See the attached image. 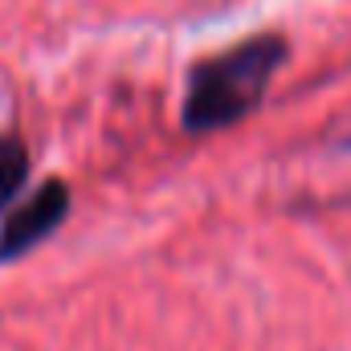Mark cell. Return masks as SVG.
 Segmentation results:
<instances>
[{"label": "cell", "mask_w": 351, "mask_h": 351, "mask_svg": "<svg viewBox=\"0 0 351 351\" xmlns=\"http://www.w3.org/2000/svg\"><path fill=\"white\" fill-rule=\"evenodd\" d=\"M70 213V188L62 180H49L41 184L25 204H16L4 225H0V265L25 258L33 245H41Z\"/></svg>", "instance_id": "obj_2"}, {"label": "cell", "mask_w": 351, "mask_h": 351, "mask_svg": "<svg viewBox=\"0 0 351 351\" xmlns=\"http://www.w3.org/2000/svg\"><path fill=\"white\" fill-rule=\"evenodd\" d=\"M29 184V147L21 135H0V208H12Z\"/></svg>", "instance_id": "obj_3"}, {"label": "cell", "mask_w": 351, "mask_h": 351, "mask_svg": "<svg viewBox=\"0 0 351 351\" xmlns=\"http://www.w3.org/2000/svg\"><path fill=\"white\" fill-rule=\"evenodd\" d=\"M286 53L290 45L282 33H254L221 53L200 58L188 70L180 127L188 135H217L250 119L265 102L274 74L286 66Z\"/></svg>", "instance_id": "obj_1"}]
</instances>
